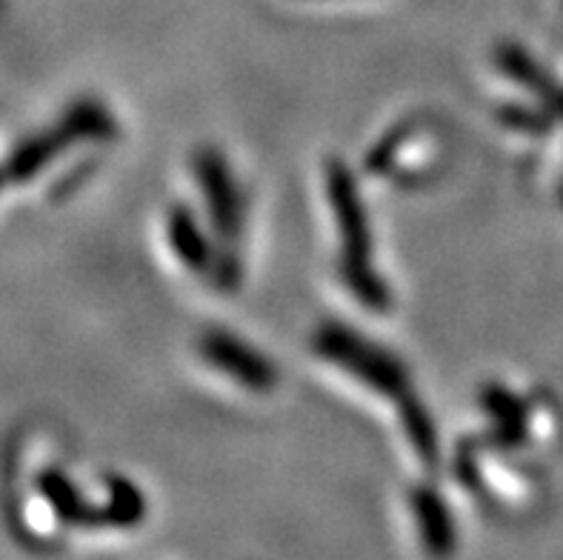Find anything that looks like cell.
I'll return each instance as SVG.
<instances>
[{"label":"cell","instance_id":"6da1fadb","mask_svg":"<svg viewBox=\"0 0 563 560\" xmlns=\"http://www.w3.org/2000/svg\"><path fill=\"white\" fill-rule=\"evenodd\" d=\"M329 200L338 212V227L343 238V277L361 304L372 312H384L389 306V292L384 281L372 272V243L369 223H366L364 204L357 198V186L350 169L343 164H329Z\"/></svg>","mask_w":563,"mask_h":560},{"label":"cell","instance_id":"7a4b0ae2","mask_svg":"<svg viewBox=\"0 0 563 560\" xmlns=\"http://www.w3.org/2000/svg\"><path fill=\"white\" fill-rule=\"evenodd\" d=\"M112 129L107 109L95 107V103H84V107H75L64 118V123L43 135L32 138L29 143H23L21 150L9 157L7 164H0V186L3 184H23L32 175L49 164L52 157H57L60 152L75 141H86V138H100L107 135Z\"/></svg>","mask_w":563,"mask_h":560},{"label":"cell","instance_id":"3957f363","mask_svg":"<svg viewBox=\"0 0 563 560\" xmlns=\"http://www.w3.org/2000/svg\"><path fill=\"white\" fill-rule=\"evenodd\" d=\"M318 352L329 361H335L338 366H343L346 372L364 381L366 386H372L380 395L389 397H404L409 395V381L407 370L400 366L395 358H389L386 352L375 349L372 343L361 341L357 334H352L350 329L343 327H327L318 334Z\"/></svg>","mask_w":563,"mask_h":560},{"label":"cell","instance_id":"277c9868","mask_svg":"<svg viewBox=\"0 0 563 560\" xmlns=\"http://www.w3.org/2000/svg\"><path fill=\"white\" fill-rule=\"evenodd\" d=\"M200 349H203V358L212 363L214 370L232 375L238 383H243L246 389L269 392L278 386V370H275L266 358L257 355L255 349L235 341L232 334H207L203 343H200Z\"/></svg>","mask_w":563,"mask_h":560},{"label":"cell","instance_id":"5b68a950","mask_svg":"<svg viewBox=\"0 0 563 560\" xmlns=\"http://www.w3.org/2000/svg\"><path fill=\"white\" fill-rule=\"evenodd\" d=\"M198 178L203 184V191H207V204L214 227L221 229L223 234H235L241 229V195H238L227 161L212 150L200 152Z\"/></svg>","mask_w":563,"mask_h":560},{"label":"cell","instance_id":"8992f818","mask_svg":"<svg viewBox=\"0 0 563 560\" xmlns=\"http://www.w3.org/2000/svg\"><path fill=\"white\" fill-rule=\"evenodd\" d=\"M415 515H418V524H421L423 540H427L429 552H450L452 543H455V532H452L450 509L443 504L441 497L432 490H415L412 495Z\"/></svg>","mask_w":563,"mask_h":560},{"label":"cell","instance_id":"52a82bcc","mask_svg":"<svg viewBox=\"0 0 563 560\" xmlns=\"http://www.w3.org/2000/svg\"><path fill=\"white\" fill-rule=\"evenodd\" d=\"M169 243L189 270H207L209 261H212L207 238H203L200 227L195 223L192 212L184 209V206H178V209L169 215Z\"/></svg>","mask_w":563,"mask_h":560},{"label":"cell","instance_id":"ba28073f","mask_svg":"<svg viewBox=\"0 0 563 560\" xmlns=\"http://www.w3.org/2000/svg\"><path fill=\"white\" fill-rule=\"evenodd\" d=\"M498 66L507 72V75H512L515 80H521L523 86L541 92L543 98L550 100V107L561 109L563 112V89H558V86L550 84V78H547V75H543V72L529 61L527 52L518 50V46H504V50L498 52Z\"/></svg>","mask_w":563,"mask_h":560},{"label":"cell","instance_id":"9c48e42d","mask_svg":"<svg viewBox=\"0 0 563 560\" xmlns=\"http://www.w3.org/2000/svg\"><path fill=\"white\" fill-rule=\"evenodd\" d=\"M404 424H407V435L412 440L415 452L421 454L423 461L432 463L438 454V438H435V426L429 420L427 409L421 404H415V397H404Z\"/></svg>","mask_w":563,"mask_h":560}]
</instances>
